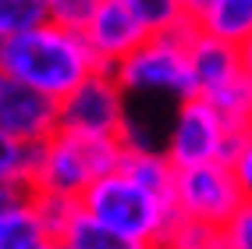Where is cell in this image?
Returning <instances> with one entry per match:
<instances>
[{"label": "cell", "mask_w": 252, "mask_h": 249, "mask_svg": "<svg viewBox=\"0 0 252 249\" xmlns=\"http://www.w3.org/2000/svg\"><path fill=\"white\" fill-rule=\"evenodd\" d=\"M0 54H4V36H0Z\"/></svg>", "instance_id": "obj_28"}, {"label": "cell", "mask_w": 252, "mask_h": 249, "mask_svg": "<svg viewBox=\"0 0 252 249\" xmlns=\"http://www.w3.org/2000/svg\"><path fill=\"white\" fill-rule=\"evenodd\" d=\"M238 57H242V71L252 78V36H245V39L238 43Z\"/></svg>", "instance_id": "obj_24"}, {"label": "cell", "mask_w": 252, "mask_h": 249, "mask_svg": "<svg viewBox=\"0 0 252 249\" xmlns=\"http://www.w3.org/2000/svg\"><path fill=\"white\" fill-rule=\"evenodd\" d=\"M210 4H213V0H181V7H185V14H189V18H199V14H203Z\"/></svg>", "instance_id": "obj_25"}, {"label": "cell", "mask_w": 252, "mask_h": 249, "mask_svg": "<svg viewBox=\"0 0 252 249\" xmlns=\"http://www.w3.org/2000/svg\"><path fill=\"white\" fill-rule=\"evenodd\" d=\"M189 71H192V82H195V93H203V96L213 93L217 86H224L227 78H234L242 71L238 46L199 29L189 43Z\"/></svg>", "instance_id": "obj_10"}, {"label": "cell", "mask_w": 252, "mask_h": 249, "mask_svg": "<svg viewBox=\"0 0 252 249\" xmlns=\"http://www.w3.org/2000/svg\"><path fill=\"white\" fill-rule=\"evenodd\" d=\"M29 203H32V213H36V221L46 231L50 242H61L68 235L71 221L82 210L78 196H64V192H50V189H29Z\"/></svg>", "instance_id": "obj_15"}, {"label": "cell", "mask_w": 252, "mask_h": 249, "mask_svg": "<svg viewBox=\"0 0 252 249\" xmlns=\"http://www.w3.org/2000/svg\"><path fill=\"white\" fill-rule=\"evenodd\" d=\"M128 125V96L110 68H99L89 78L57 100V128L75 136H121Z\"/></svg>", "instance_id": "obj_6"}, {"label": "cell", "mask_w": 252, "mask_h": 249, "mask_svg": "<svg viewBox=\"0 0 252 249\" xmlns=\"http://www.w3.org/2000/svg\"><path fill=\"white\" fill-rule=\"evenodd\" d=\"M99 0H46V18L68 29H86Z\"/></svg>", "instance_id": "obj_21"}, {"label": "cell", "mask_w": 252, "mask_h": 249, "mask_svg": "<svg viewBox=\"0 0 252 249\" xmlns=\"http://www.w3.org/2000/svg\"><path fill=\"white\" fill-rule=\"evenodd\" d=\"M195 22L203 32L238 46L245 36H252V0H213Z\"/></svg>", "instance_id": "obj_14"}, {"label": "cell", "mask_w": 252, "mask_h": 249, "mask_svg": "<svg viewBox=\"0 0 252 249\" xmlns=\"http://www.w3.org/2000/svg\"><path fill=\"white\" fill-rule=\"evenodd\" d=\"M50 22L46 0H0V36H18L25 29H36Z\"/></svg>", "instance_id": "obj_18"}, {"label": "cell", "mask_w": 252, "mask_h": 249, "mask_svg": "<svg viewBox=\"0 0 252 249\" xmlns=\"http://www.w3.org/2000/svg\"><path fill=\"white\" fill-rule=\"evenodd\" d=\"M206 100L224 114L231 125H252V78L245 71H238L234 78H227L224 86H217L213 93H206Z\"/></svg>", "instance_id": "obj_17"}, {"label": "cell", "mask_w": 252, "mask_h": 249, "mask_svg": "<svg viewBox=\"0 0 252 249\" xmlns=\"http://www.w3.org/2000/svg\"><path fill=\"white\" fill-rule=\"evenodd\" d=\"M117 171H125L128 178H135L139 185L153 189L160 196L174 192V171L178 168L171 164V157H167L160 146H128L125 142V153H121Z\"/></svg>", "instance_id": "obj_11"}, {"label": "cell", "mask_w": 252, "mask_h": 249, "mask_svg": "<svg viewBox=\"0 0 252 249\" xmlns=\"http://www.w3.org/2000/svg\"><path fill=\"white\" fill-rule=\"evenodd\" d=\"M121 153H125L121 136H75V132L57 128L50 139L39 142L32 189L82 196L93 178L117 171Z\"/></svg>", "instance_id": "obj_4"}, {"label": "cell", "mask_w": 252, "mask_h": 249, "mask_svg": "<svg viewBox=\"0 0 252 249\" xmlns=\"http://www.w3.org/2000/svg\"><path fill=\"white\" fill-rule=\"evenodd\" d=\"M46 249H71V246H68V242H64V239H61V242H50Z\"/></svg>", "instance_id": "obj_26"}, {"label": "cell", "mask_w": 252, "mask_h": 249, "mask_svg": "<svg viewBox=\"0 0 252 249\" xmlns=\"http://www.w3.org/2000/svg\"><path fill=\"white\" fill-rule=\"evenodd\" d=\"M36 153H39V142H22L7 128H0V181H14V185L32 189Z\"/></svg>", "instance_id": "obj_16"}, {"label": "cell", "mask_w": 252, "mask_h": 249, "mask_svg": "<svg viewBox=\"0 0 252 249\" xmlns=\"http://www.w3.org/2000/svg\"><path fill=\"white\" fill-rule=\"evenodd\" d=\"M0 68L11 78L39 89L50 100L68 96L82 78L99 71V61L82 29H68L57 22H43L36 29H25L18 36L4 39Z\"/></svg>", "instance_id": "obj_1"}, {"label": "cell", "mask_w": 252, "mask_h": 249, "mask_svg": "<svg viewBox=\"0 0 252 249\" xmlns=\"http://www.w3.org/2000/svg\"><path fill=\"white\" fill-rule=\"evenodd\" d=\"M22 196H29V189H25V185H14V181H0V207L18 203Z\"/></svg>", "instance_id": "obj_23"}, {"label": "cell", "mask_w": 252, "mask_h": 249, "mask_svg": "<svg viewBox=\"0 0 252 249\" xmlns=\"http://www.w3.org/2000/svg\"><path fill=\"white\" fill-rule=\"evenodd\" d=\"M245 128L249 125H231L206 96L195 93L174 104L171 125L163 136V153L171 157L174 168H189V164H203V160L231 164V157L242 146Z\"/></svg>", "instance_id": "obj_5"}, {"label": "cell", "mask_w": 252, "mask_h": 249, "mask_svg": "<svg viewBox=\"0 0 252 249\" xmlns=\"http://www.w3.org/2000/svg\"><path fill=\"white\" fill-rule=\"evenodd\" d=\"M213 249H224V246H220V239H217V242H213Z\"/></svg>", "instance_id": "obj_27"}, {"label": "cell", "mask_w": 252, "mask_h": 249, "mask_svg": "<svg viewBox=\"0 0 252 249\" xmlns=\"http://www.w3.org/2000/svg\"><path fill=\"white\" fill-rule=\"evenodd\" d=\"M78 199H82V210H89L93 217L107 221L110 228L125 231L131 239H142L149 246H160V239L178 217L171 196H160L153 189L139 185L125 171H107L93 178L89 189Z\"/></svg>", "instance_id": "obj_3"}, {"label": "cell", "mask_w": 252, "mask_h": 249, "mask_svg": "<svg viewBox=\"0 0 252 249\" xmlns=\"http://www.w3.org/2000/svg\"><path fill=\"white\" fill-rule=\"evenodd\" d=\"M82 32H86L99 68H114L117 61H125L149 36L142 18L128 7V0H99L96 14L89 18V25Z\"/></svg>", "instance_id": "obj_9"}, {"label": "cell", "mask_w": 252, "mask_h": 249, "mask_svg": "<svg viewBox=\"0 0 252 249\" xmlns=\"http://www.w3.org/2000/svg\"><path fill=\"white\" fill-rule=\"evenodd\" d=\"M217 239L224 249H252V199H242L238 210L217 228Z\"/></svg>", "instance_id": "obj_20"}, {"label": "cell", "mask_w": 252, "mask_h": 249, "mask_svg": "<svg viewBox=\"0 0 252 249\" xmlns=\"http://www.w3.org/2000/svg\"><path fill=\"white\" fill-rule=\"evenodd\" d=\"M231 168H234V178H238V185H242V196L252 199V125L245 128L238 153L231 157Z\"/></svg>", "instance_id": "obj_22"}, {"label": "cell", "mask_w": 252, "mask_h": 249, "mask_svg": "<svg viewBox=\"0 0 252 249\" xmlns=\"http://www.w3.org/2000/svg\"><path fill=\"white\" fill-rule=\"evenodd\" d=\"M157 249H171V246H157Z\"/></svg>", "instance_id": "obj_29"}, {"label": "cell", "mask_w": 252, "mask_h": 249, "mask_svg": "<svg viewBox=\"0 0 252 249\" xmlns=\"http://www.w3.org/2000/svg\"><path fill=\"white\" fill-rule=\"evenodd\" d=\"M128 7L142 18V25L149 32H160V29H171L174 22L189 18L181 7V0H128Z\"/></svg>", "instance_id": "obj_19"}, {"label": "cell", "mask_w": 252, "mask_h": 249, "mask_svg": "<svg viewBox=\"0 0 252 249\" xmlns=\"http://www.w3.org/2000/svg\"><path fill=\"white\" fill-rule=\"evenodd\" d=\"M174 210L181 217L203 221L210 228H220L242 203V185L234 178L227 160H203L174 171Z\"/></svg>", "instance_id": "obj_7"}, {"label": "cell", "mask_w": 252, "mask_h": 249, "mask_svg": "<svg viewBox=\"0 0 252 249\" xmlns=\"http://www.w3.org/2000/svg\"><path fill=\"white\" fill-rule=\"evenodd\" d=\"M64 242H68L71 249H157V246H149L142 239H131V235H125V231L110 228L107 221L93 217L89 210H78V217L71 221Z\"/></svg>", "instance_id": "obj_12"}, {"label": "cell", "mask_w": 252, "mask_h": 249, "mask_svg": "<svg viewBox=\"0 0 252 249\" xmlns=\"http://www.w3.org/2000/svg\"><path fill=\"white\" fill-rule=\"evenodd\" d=\"M0 128H7L22 142H43L57 132V100L0 68Z\"/></svg>", "instance_id": "obj_8"}, {"label": "cell", "mask_w": 252, "mask_h": 249, "mask_svg": "<svg viewBox=\"0 0 252 249\" xmlns=\"http://www.w3.org/2000/svg\"><path fill=\"white\" fill-rule=\"evenodd\" d=\"M46 246L50 239L32 213L29 196H22L11 207H0V249H46Z\"/></svg>", "instance_id": "obj_13"}, {"label": "cell", "mask_w": 252, "mask_h": 249, "mask_svg": "<svg viewBox=\"0 0 252 249\" xmlns=\"http://www.w3.org/2000/svg\"><path fill=\"white\" fill-rule=\"evenodd\" d=\"M195 32V18H181L171 29L149 32L125 61H117L110 71L117 75L125 96H167L174 104L195 96V82L189 71V43Z\"/></svg>", "instance_id": "obj_2"}]
</instances>
